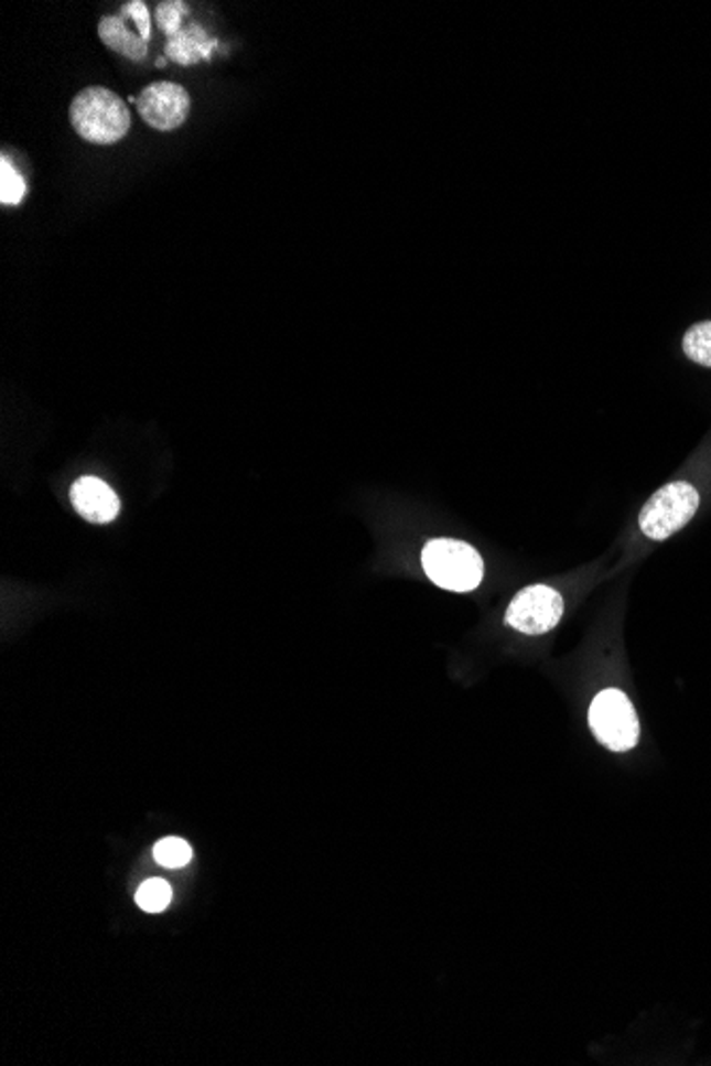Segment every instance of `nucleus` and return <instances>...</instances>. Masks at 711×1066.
<instances>
[{"instance_id":"nucleus-1","label":"nucleus","mask_w":711,"mask_h":1066,"mask_svg":"<svg viewBox=\"0 0 711 1066\" xmlns=\"http://www.w3.org/2000/svg\"><path fill=\"white\" fill-rule=\"evenodd\" d=\"M75 132L96 146H114L122 141L130 128V111L116 91L86 88L79 91L68 109Z\"/></svg>"},{"instance_id":"nucleus-2","label":"nucleus","mask_w":711,"mask_h":1066,"mask_svg":"<svg viewBox=\"0 0 711 1066\" xmlns=\"http://www.w3.org/2000/svg\"><path fill=\"white\" fill-rule=\"evenodd\" d=\"M422 567L434 585L452 592H471L484 578L482 556L454 539H433L422 551Z\"/></svg>"},{"instance_id":"nucleus-3","label":"nucleus","mask_w":711,"mask_h":1066,"mask_svg":"<svg viewBox=\"0 0 711 1066\" xmlns=\"http://www.w3.org/2000/svg\"><path fill=\"white\" fill-rule=\"evenodd\" d=\"M699 492L686 482H674L658 489L639 514V528L651 541H665L694 518Z\"/></svg>"},{"instance_id":"nucleus-4","label":"nucleus","mask_w":711,"mask_h":1066,"mask_svg":"<svg viewBox=\"0 0 711 1066\" xmlns=\"http://www.w3.org/2000/svg\"><path fill=\"white\" fill-rule=\"evenodd\" d=\"M590 729L612 752H628L639 741V720L620 690H603L590 704Z\"/></svg>"},{"instance_id":"nucleus-5","label":"nucleus","mask_w":711,"mask_h":1066,"mask_svg":"<svg viewBox=\"0 0 711 1066\" xmlns=\"http://www.w3.org/2000/svg\"><path fill=\"white\" fill-rule=\"evenodd\" d=\"M564 611L562 596L550 585H530L516 594L505 613V622L523 635H546L557 628Z\"/></svg>"},{"instance_id":"nucleus-6","label":"nucleus","mask_w":711,"mask_h":1066,"mask_svg":"<svg viewBox=\"0 0 711 1066\" xmlns=\"http://www.w3.org/2000/svg\"><path fill=\"white\" fill-rule=\"evenodd\" d=\"M137 109L141 120L154 130H175L190 116V94L186 88L173 82L150 84L137 98Z\"/></svg>"},{"instance_id":"nucleus-7","label":"nucleus","mask_w":711,"mask_h":1066,"mask_svg":"<svg viewBox=\"0 0 711 1066\" xmlns=\"http://www.w3.org/2000/svg\"><path fill=\"white\" fill-rule=\"evenodd\" d=\"M71 503L82 518L93 524H107L118 518L120 498L98 477H82L71 488Z\"/></svg>"},{"instance_id":"nucleus-8","label":"nucleus","mask_w":711,"mask_h":1066,"mask_svg":"<svg viewBox=\"0 0 711 1066\" xmlns=\"http://www.w3.org/2000/svg\"><path fill=\"white\" fill-rule=\"evenodd\" d=\"M98 36L109 50H114L116 54H122L125 58L143 61L148 56V43L141 39L139 32L128 31L122 18L105 15L98 22Z\"/></svg>"},{"instance_id":"nucleus-9","label":"nucleus","mask_w":711,"mask_h":1066,"mask_svg":"<svg viewBox=\"0 0 711 1066\" xmlns=\"http://www.w3.org/2000/svg\"><path fill=\"white\" fill-rule=\"evenodd\" d=\"M214 45H216V41L209 39L207 32L203 31L201 26H190V29L180 32L177 36L169 39L166 56L177 64L190 66V64H196V62L209 61Z\"/></svg>"},{"instance_id":"nucleus-10","label":"nucleus","mask_w":711,"mask_h":1066,"mask_svg":"<svg viewBox=\"0 0 711 1066\" xmlns=\"http://www.w3.org/2000/svg\"><path fill=\"white\" fill-rule=\"evenodd\" d=\"M681 347L694 365L711 366V322H699L690 326L683 335Z\"/></svg>"},{"instance_id":"nucleus-11","label":"nucleus","mask_w":711,"mask_h":1066,"mask_svg":"<svg viewBox=\"0 0 711 1066\" xmlns=\"http://www.w3.org/2000/svg\"><path fill=\"white\" fill-rule=\"evenodd\" d=\"M137 905L148 914H160L169 907L173 890L164 880H148L137 892Z\"/></svg>"},{"instance_id":"nucleus-12","label":"nucleus","mask_w":711,"mask_h":1066,"mask_svg":"<svg viewBox=\"0 0 711 1066\" xmlns=\"http://www.w3.org/2000/svg\"><path fill=\"white\" fill-rule=\"evenodd\" d=\"M26 194V183L20 171L11 164L7 155L0 160V203L2 205H18Z\"/></svg>"},{"instance_id":"nucleus-13","label":"nucleus","mask_w":711,"mask_h":1066,"mask_svg":"<svg viewBox=\"0 0 711 1066\" xmlns=\"http://www.w3.org/2000/svg\"><path fill=\"white\" fill-rule=\"evenodd\" d=\"M154 858L158 864H162L166 869H182L190 862L192 850L184 839L166 837V839L155 843Z\"/></svg>"},{"instance_id":"nucleus-14","label":"nucleus","mask_w":711,"mask_h":1066,"mask_svg":"<svg viewBox=\"0 0 711 1066\" xmlns=\"http://www.w3.org/2000/svg\"><path fill=\"white\" fill-rule=\"evenodd\" d=\"M187 13L186 2H180V0H169V2H160L158 9H155V22L160 26V31L164 32L166 36H177L180 32L184 31L182 29V20Z\"/></svg>"},{"instance_id":"nucleus-15","label":"nucleus","mask_w":711,"mask_h":1066,"mask_svg":"<svg viewBox=\"0 0 711 1066\" xmlns=\"http://www.w3.org/2000/svg\"><path fill=\"white\" fill-rule=\"evenodd\" d=\"M122 15L132 20V24L137 26V32L141 34V39L146 43L152 39V18H150V9H148L146 2H141V0L126 2L122 7Z\"/></svg>"},{"instance_id":"nucleus-16","label":"nucleus","mask_w":711,"mask_h":1066,"mask_svg":"<svg viewBox=\"0 0 711 1066\" xmlns=\"http://www.w3.org/2000/svg\"><path fill=\"white\" fill-rule=\"evenodd\" d=\"M164 64H166V61H164V58H158V61H155V66H164Z\"/></svg>"}]
</instances>
